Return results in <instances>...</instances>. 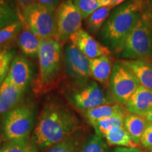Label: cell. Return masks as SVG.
I'll return each mask as SVG.
<instances>
[{"label": "cell", "mask_w": 152, "mask_h": 152, "mask_svg": "<svg viewBox=\"0 0 152 152\" xmlns=\"http://www.w3.org/2000/svg\"><path fill=\"white\" fill-rule=\"evenodd\" d=\"M80 127L77 117L61 104L51 102L42 111L32 136L37 149H47L77 132Z\"/></svg>", "instance_id": "1"}, {"label": "cell", "mask_w": 152, "mask_h": 152, "mask_svg": "<svg viewBox=\"0 0 152 152\" xmlns=\"http://www.w3.org/2000/svg\"><path fill=\"white\" fill-rule=\"evenodd\" d=\"M144 4V0H128L112 11L100 30L101 39L105 46L121 52L143 15Z\"/></svg>", "instance_id": "2"}, {"label": "cell", "mask_w": 152, "mask_h": 152, "mask_svg": "<svg viewBox=\"0 0 152 152\" xmlns=\"http://www.w3.org/2000/svg\"><path fill=\"white\" fill-rule=\"evenodd\" d=\"M61 43L56 39H42L37 57L39 74L34 90L40 94L48 90L59 73L61 60Z\"/></svg>", "instance_id": "3"}, {"label": "cell", "mask_w": 152, "mask_h": 152, "mask_svg": "<svg viewBox=\"0 0 152 152\" xmlns=\"http://www.w3.org/2000/svg\"><path fill=\"white\" fill-rule=\"evenodd\" d=\"M129 60H149L152 58V18L145 9L142 18L119 52Z\"/></svg>", "instance_id": "4"}, {"label": "cell", "mask_w": 152, "mask_h": 152, "mask_svg": "<svg viewBox=\"0 0 152 152\" xmlns=\"http://www.w3.org/2000/svg\"><path fill=\"white\" fill-rule=\"evenodd\" d=\"M20 21L41 39H56L54 13L34 2L22 12Z\"/></svg>", "instance_id": "5"}, {"label": "cell", "mask_w": 152, "mask_h": 152, "mask_svg": "<svg viewBox=\"0 0 152 152\" xmlns=\"http://www.w3.org/2000/svg\"><path fill=\"white\" fill-rule=\"evenodd\" d=\"M34 123V111L30 106H17L6 114L4 132L11 141L29 140Z\"/></svg>", "instance_id": "6"}, {"label": "cell", "mask_w": 152, "mask_h": 152, "mask_svg": "<svg viewBox=\"0 0 152 152\" xmlns=\"http://www.w3.org/2000/svg\"><path fill=\"white\" fill-rule=\"evenodd\" d=\"M140 83L132 72L123 64L116 61L113 64L109 87L112 95L119 105L125 106Z\"/></svg>", "instance_id": "7"}, {"label": "cell", "mask_w": 152, "mask_h": 152, "mask_svg": "<svg viewBox=\"0 0 152 152\" xmlns=\"http://www.w3.org/2000/svg\"><path fill=\"white\" fill-rule=\"evenodd\" d=\"M56 21V40L66 42L71 36L82 29L83 16L72 0H64L54 13Z\"/></svg>", "instance_id": "8"}, {"label": "cell", "mask_w": 152, "mask_h": 152, "mask_svg": "<svg viewBox=\"0 0 152 152\" xmlns=\"http://www.w3.org/2000/svg\"><path fill=\"white\" fill-rule=\"evenodd\" d=\"M71 102L76 107L85 111L111 103L96 82H91L74 92L71 96Z\"/></svg>", "instance_id": "9"}, {"label": "cell", "mask_w": 152, "mask_h": 152, "mask_svg": "<svg viewBox=\"0 0 152 152\" xmlns=\"http://www.w3.org/2000/svg\"><path fill=\"white\" fill-rule=\"evenodd\" d=\"M66 68L70 77L80 83H84L90 76V59L75 45H67L64 52Z\"/></svg>", "instance_id": "10"}, {"label": "cell", "mask_w": 152, "mask_h": 152, "mask_svg": "<svg viewBox=\"0 0 152 152\" xmlns=\"http://www.w3.org/2000/svg\"><path fill=\"white\" fill-rule=\"evenodd\" d=\"M71 42L89 59L110 56L111 51L105 45L96 41L85 30L80 29L70 38Z\"/></svg>", "instance_id": "11"}, {"label": "cell", "mask_w": 152, "mask_h": 152, "mask_svg": "<svg viewBox=\"0 0 152 152\" xmlns=\"http://www.w3.org/2000/svg\"><path fill=\"white\" fill-rule=\"evenodd\" d=\"M31 75L29 62L23 56H17L12 60L7 77L13 84L25 90L29 85Z\"/></svg>", "instance_id": "12"}, {"label": "cell", "mask_w": 152, "mask_h": 152, "mask_svg": "<svg viewBox=\"0 0 152 152\" xmlns=\"http://www.w3.org/2000/svg\"><path fill=\"white\" fill-rule=\"evenodd\" d=\"M25 90L13 84L7 77L0 85V114H7L17 107Z\"/></svg>", "instance_id": "13"}, {"label": "cell", "mask_w": 152, "mask_h": 152, "mask_svg": "<svg viewBox=\"0 0 152 152\" xmlns=\"http://www.w3.org/2000/svg\"><path fill=\"white\" fill-rule=\"evenodd\" d=\"M125 106L129 113L145 116L152 110V90L140 85Z\"/></svg>", "instance_id": "14"}, {"label": "cell", "mask_w": 152, "mask_h": 152, "mask_svg": "<svg viewBox=\"0 0 152 152\" xmlns=\"http://www.w3.org/2000/svg\"><path fill=\"white\" fill-rule=\"evenodd\" d=\"M113 66L110 56L90 59V76L104 86H109Z\"/></svg>", "instance_id": "15"}, {"label": "cell", "mask_w": 152, "mask_h": 152, "mask_svg": "<svg viewBox=\"0 0 152 152\" xmlns=\"http://www.w3.org/2000/svg\"><path fill=\"white\" fill-rule=\"evenodd\" d=\"M140 82V85L152 90V62L150 60L121 61Z\"/></svg>", "instance_id": "16"}, {"label": "cell", "mask_w": 152, "mask_h": 152, "mask_svg": "<svg viewBox=\"0 0 152 152\" xmlns=\"http://www.w3.org/2000/svg\"><path fill=\"white\" fill-rule=\"evenodd\" d=\"M17 37L19 48L25 55L30 57L37 56L42 40L40 38L25 26Z\"/></svg>", "instance_id": "17"}, {"label": "cell", "mask_w": 152, "mask_h": 152, "mask_svg": "<svg viewBox=\"0 0 152 152\" xmlns=\"http://www.w3.org/2000/svg\"><path fill=\"white\" fill-rule=\"evenodd\" d=\"M148 124L147 120L142 115L128 113L125 118L124 128L138 146L140 145V140Z\"/></svg>", "instance_id": "18"}, {"label": "cell", "mask_w": 152, "mask_h": 152, "mask_svg": "<svg viewBox=\"0 0 152 152\" xmlns=\"http://www.w3.org/2000/svg\"><path fill=\"white\" fill-rule=\"evenodd\" d=\"M121 114H127L125 110L118 104H104L85 111V115L90 124L99 120Z\"/></svg>", "instance_id": "19"}, {"label": "cell", "mask_w": 152, "mask_h": 152, "mask_svg": "<svg viewBox=\"0 0 152 152\" xmlns=\"http://www.w3.org/2000/svg\"><path fill=\"white\" fill-rule=\"evenodd\" d=\"M128 114V113H127ZM127 114H121L106 118L99 120L92 123V125L94 129L95 134L102 138H105L106 134L115 128L124 127L125 118Z\"/></svg>", "instance_id": "20"}, {"label": "cell", "mask_w": 152, "mask_h": 152, "mask_svg": "<svg viewBox=\"0 0 152 152\" xmlns=\"http://www.w3.org/2000/svg\"><path fill=\"white\" fill-rule=\"evenodd\" d=\"M106 140L108 145L122 147H137V144L131 138L124 127L115 128L106 134Z\"/></svg>", "instance_id": "21"}, {"label": "cell", "mask_w": 152, "mask_h": 152, "mask_svg": "<svg viewBox=\"0 0 152 152\" xmlns=\"http://www.w3.org/2000/svg\"><path fill=\"white\" fill-rule=\"evenodd\" d=\"M111 10L110 7H100L87 18V26L92 33H96L102 29L110 16Z\"/></svg>", "instance_id": "22"}, {"label": "cell", "mask_w": 152, "mask_h": 152, "mask_svg": "<svg viewBox=\"0 0 152 152\" xmlns=\"http://www.w3.org/2000/svg\"><path fill=\"white\" fill-rule=\"evenodd\" d=\"M82 146L80 139L75 133L63 141L47 148V152H80Z\"/></svg>", "instance_id": "23"}, {"label": "cell", "mask_w": 152, "mask_h": 152, "mask_svg": "<svg viewBox=\"0 0 152 152\" xmlns=\"http://www.w3.org/2000/svg\"><path fill=\"white\" fill-rule=\"evenodd\" d=\"M80 152H109V145L104 138L95 134L87 139Z\"/></svg>", "instance_id": "24"}, {"label": "cell", "mask_w": 152, "mask_h": 152, "mask_svg": "<svg viewBox=\"0 0 152 152\" xmlns=\"http://www.w3.org/2000/svg\"><path fill=\"white\" fill-rule=\"evenodd\" d=\"M37 149L29 140L9 141L0 149V152H37Z\"/></svg>", "instance_id": "25"}, {"label": "cell", "mask_w": 152, "mask_h": 152, "mask_svg": "<svg viewBox=\"0 0 152 152\" xmlns=\"http://www.w3.org/2000/svg\"><path fill=\"white\" fill-rule=\"evenodd\" d=\"M23 26L22 22L19 20L0 30V47L18 37L21 32Z\"/></svg>", "instance_id": "26"}, {"label": "cell", "mask_w": 152, "mask_h": 152, "mask_svg": "<svg viewBox=\"0 0 152 152\" xmlns=\"http://www.w3.org/2000/svg\"><path fill=\"white\" fill-rule=\"evenodd\" d=\"M73 2L83 18H87L95 11L102 7L97 0H73Z\"/></svg>", "instance_id": "27"}, {"label": "cell", "mask_w": 152, "mask_h": 152, "mask_svg": "<svg viewBox=\"0 0 152 152\" xmlns=\"http://www.w3.org/2000/svg\"><path fill=\"white\" fill-rule=\"evenodd\" d=\"M14 52L9 49H0V85L7 77L12 60Z\"/></svg>", "instance_id": "28"}, {"label": "cell", "mask_w": 152, "mask_h": 152, "mask_svg": "<svg viewBox=\"0 0 152 152\" xmlns=\"http://www.w3.org/2000/svg\"><path fill=\"white\" fill-rule=\"evenodd\" d=\"M19 20L18 14L9 6H0V30Z\"/></svg>", "instance_id": "29"}, {"label": "cell", "mask_w": 152, "mask_h": 152, "mask_svg": "<svg viewBox=\"0 0 152 152\" xmlns=\"http://www.w3.org/2000/svg\"><path fill=\"white\" fill-rule=\"evenodd\" d=\"M140 144L149 151L152 150V123H149L144 130L140 140Z\"/></svg>", "instance_id": "30"}, {"label": "cell", "mask_w": 152, "mask_h": 152, "mask_svg": "<svg viewBox=\"0 0 152 152\" xmlns=\"http://www.w3.org/2000/svg\"><path fill=\"white\" fill-rule=\"evenodd\" d=\"M34 2L42 6L54 13L59 5V0H34Z\"/></svg>", "instance_id": "31"}, {"label": "cell", "mask_w": 152, "mask_h": 152, "mask_svg": "<svg viewBox=\"0 0 152 152\" xmlns=\"http://www.w3.org/2000/svg\"><path fill=\"white\" fill-rule=\"evenodd\" d=\"M113 152H142V151H140V150L137 149V148L118 147L114 149Z\"/></svg>", "instance_id": "32"}, {"label": "cell", "mask_w": 152, "mask_h": 152, "mask_svg": "<svg viewBox=\"0 0 152 152\" xmlns=\"http://www.w3.org/2000/svg\"><path fill=\"white\" fill-rule=\"evenodd\" d=\"M17 1H18V4L20 5L22 12L30 5L34 3V0H17Z\"/></svg>", "instance_id": "33"}, {"label": "cell", "mask_w": 152, "mask_h": 152, "mask_svg": "<svg viewBox=\"0 0 152 152\" xmlns=\"http://www.w3.org/2000/svg\"><path fill=\"white\" fill-rule=\"evenodd\" d=\"M145 9L152 18V0H147V2H145Z\"/></svg>", "instance_id": "34"}, {"label": "cell", "mask_w": 152, "mask_h": 152, "mask_svg": "<svg viewBox=\"0 0 152 152\" xmlns=\"http://www.w3.org/2000/svg\"><path fill=\"white\" fill-rule=\"evenodd\" d=\"M126 0H112L111 4H110L109 7H111V9H113V7H116V6H119L122 4V3L125 2Z\"/></svg>", "instance_id": "35"}, {"label": "cell", "mask_w": 152, "mask_h": 152, "mask_svg": "<svg viewBox=\"0 0 152 152\" xmlns=\"http://www.w3.org/2000/svg\"><path fill=\"white\" fill-rule=\"evenodd\" d=\"M111 1L112 0H97L98 3L102 7H109L111 3Z\"/></svg>", "instance_id": "36"}, {"label": "cell", "mask_w": 152, "mask_h": 152, "mask_svg": "<svg viewBox=\"0 0 152 152\" xmlns=\"http://www.w3.org/2000/svg\"><path fill=\"white\" fill-rule=\"evenodd\" d=\"M144 117H145L146 119L147 120L148 122L152 123V110L150 112H149Z\"/></svg>", "instance_id": "37"}, {"label": "cell", "mask_w": 152, "mask_h": 152, "mask_svg": "<svg viewBox=\"0 0 152 152\" xmlns=\"http://www.w3.org/2000/svg\"><path fill=\"white\" fill-rule=\"evenodd\" d=\"M0 6H9L8 0H0Z\"/></svg>", "instance_id": "38"}, {"label": "cell", "mask_w": 152, "mask_h": 152, "mask_svg": "<svg viewBox=\"0 0 152 152\" xmlns=\"http://www.w3.org/2000/svg\"><path fill=\"white\" fill-rule=\"evenodd\" d=\"M2 141H3V137L1 136H0V146H1V143H2Z\"/></svg>", "instance_id": "39"}, {"label": "cell", "mask_w": 152, "mask_h": 152, "mask_svg": "<svg viewBox=\"0 0 152 152\" xmlns=\"http://www.w3.org/2000/svg\"><path fill=\"white\" fill-rule=\"evenodd\" d=\"M149 152H152V150H151V151H149Z\"/></svg>", "instance_id": "40"}]
</instances>
